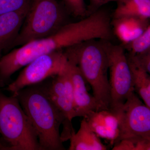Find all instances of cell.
<instances>
[{
	"label": "cell",
	"mask_w": 150,
	"mask_h": 150,
	"mask_svg": "<svg viewBox=\"0 0 150 150\" xmlns=\"http://www.w3.org/2000/svg\"><path fill=\"white\" fill-rule=\"evenodd\" d=\"M69 140V150H106L107 147L91 129L85 119L81 121L79 129L74 132Z\"/></svg>",
	"instance_id": "cell-13"
},
{
	"label": "cell",
	"mask_w": 150,
	"mask_h": 150,
	"mask_svg": "<svg viewBox=\"0 0 150 150\" xmlns=\"http://www.w3.org/2000/svg\"><path fill=\"white\" fill-rule=\"evenodd\" d=\"M63 50L54 51L38 57L25 67L17 78L5 89L15 94L22 89L40 83L65 69L68 59Z\"/></svg>",
	"instance_id": "cell-6"
},
{
	"label": "cell",
	"mask_w": 150,
	"mask_h": 150,
	"mask_svg": "<svg viewBox=\"0 0 150 150\" xmlns=\"http://www.w3.org/2000/svg\"><path fill=\"white\" fill-rule=\"evenodd\" d=\"M113 150H150V140L142 138L123 139L113 145Z\"/></svg>",
	"instance_id": "cell-17"
},
{
	"label": "cell",
	"mask_w": 150,
	"mask_h": 150,
	"mask_svg": "<svg viewBox=\"0 0 150 150\" xmlns=\"http://www.w3.org/2000/svg\"><path fill=\"white\" fill-rule=\"evenodd\" d=\"M67 69L72 83L75 117H84L91 111H97L96 100L88 91L86 81L79 67L68 60Z\"/></svg>",
	"instance_id": "cell-10"
},
{
	"label": "cell",
	"mask_w": 150,
	"mask_h": 150,
	"mask_svg": "<svg viewBox=\"0 0 150 150\" xmlns=\"http://www.w3.org/2000/svg\"><path fill=\"white\" fill-rule=\"evenodd\" d=\"M122 46L129 51V54H140L150 51V25L138 37Z\"/></svg>",
	"instance_id": "cell-16"
},
{
	"label": "cell",
	"mask_w": 150,
	"mask_h": 150,
	"mask_svg": "<svg viewBox=\"0 0 150 150\" xmlns=\"http://www.w3.org/2000/svg\"><path fill=\"white\" fill-rule=\"evenodd\" d=\"M67 12L75 17H86L87 8L84 0H61Z\"/></svg>",
	"instance_id": "cell-18"
},
{
	"label": "cell",
	"mask_w": 150,
	"mask_h": 150,
	"mask_svg": "<svg viewBox=\"0 0 150 150\" xmlns=\"http://www.w3.org/2000/svg\"><path fill=\"white\" fill-rule=\"evenodd\" d=\"M118 112L120 135L117 142L129 138L150 140V108L135 92L127 98Z\"/></svg>",
	"instance_id": "cell-8"
},
{
	"label": "cell",
	"mask_w": 150,
	"mask_h": 150,
	"mask_svg": "<svg viewBox=\"0 0 150 150\" xmlns=\"http://www.w3.org/2000/svg\"><path fill=\"white\" fill-rule=\"evenodd\" d=\"M28 7L0 15V58L4 51L12 48Z\"/></svg>",
	"instance_id": "cell-11"
},
{
	"label": "cell",
	"mask_w": 150,
	"mask_h": 150,
	"mask_svg": "<svg viewBox=\"0 0 150 150\" xmlns=\"http://www.w3.org/2000/svg\"><path fill=\"white\" fill-rule=\"evenodd\" d=\"M31 0H0V15L29 6Z\"/></svg>",
	"instance_id": "cell-20"
},
{
	"label": "cell",
	"mask_w": 150,
	"mask_h": 150,
	"mask_svg": "<svg viewBox=\"0 0 150 150\" xmlns=\"http://www.w3.org/2000/svg\"><path fill=\"white\" fill-rule=\"evenodd\" d=\"M83 118L97 137L110 141L113 145L120 135L119 113L110 109L91 111Z\"/></svg>",
	"instance_id": "cell-9"
},
{
	"label": "cell",
	"mask_w": 150,
	"mask_h": 150,
	"mask_svg": "<svg viewBox=\"0 0 150 150\" xmlns=\"http://www.w3.org/2000/svg\"><path fill=\"white\" fill-rule=\"evenodd\" d=\"M129 62L148 73H150V51L135 54L126 55Z\"/></svg>",
	"instance_id": "cell-19"
},
{
	"label": "cell",
	"mask_w": 150,
	"mask_h": 150,
	"mask_svg": "<svg viewBox=\"0 0 150 150\" xmlns=\"http://www.w3.org/2000/svg\"><path fill=\"white\" fill-rule=\"evenodd\" d=\"M37 134L41 150H64L60 127L65 119L42 83L26 87L15 94Z\"/></svg>",
	"instance_id": "cell-1"
},
{
	"label": "cell",
	"mask_w": 150,
	"mask_h": 150,
	"mask_svg": "<svg viewBox=\"0 0 150 150\" xmlns=\"http://www.w3.org/2000/svg\"><path fill=\"white\" fill-rule=\"evenodd\" d=\"M149 19L136 16L113 18L111 26L114 33L123 45L129 43L142 34L150 25Z\"/></svg>",
	"instance_id": "cell-12"
},
{
	"label": "cell",
	"mask_w": 150,
	"mask_h": 150,
	"mask_svg": "<svg viewBox=\"0 0 150 150\" xmlns=\"http://www.w3.org/2000/svg\"><path fill=\"white\" fill-rule=\"evenodd\" d=\"M101 40L108 62L110 86V110L118 112L130 95L135 92L132 75L125 50L122 45Z\"/></svg>",
	"instance_id": "cell-5"
},
{
	"label": "cell",
	"mask_w": 150,
	"mask_h": 150,
	"mask_svg": "<svg viewBox=\"0 0 150 150\" xmlns=\"http://www.w3.org/2000/svg\"><path fill=\"white\" fill-rule=\"evenodd\" d=\"M118 0H89V4L87 8L88 14L98 10L103 6L110 2H116Z\"/></svg>",
	"instance_id": "cell-21"
},
{
	"label": "cell",
	"mask_w": 150,
	"mask_h": 150,
	"mask_svg": "<svg viewBox=\"0 0 150 150\" xmlns=\"http://www.w3.org/2000/svg\"><path fill=\"white\" fill-rule=\"evenodd\" d=\"M129 62L135 93L150 108V77L149 73Z\"/></svg>",
	"instance_id": "cell-15"
},
{
	"label": "cell",
	"mask_w": 150,
	"mask_h": 150,
	"mask_svg": "<svg viewBox=\"0 0 150 150\" xmlns=\"http://www.w3.org/2000/svg\"><path fill=\"white\" fill-rule=\"evenodd\" d=\"M0 150H8L7 146L4 144L0 140Z\"/></svg>",
	"instance_id": "cell-22"
},
{
	"label": "cell",
	"mask_w": 150,
	"mask_h": 150,
	"mask_svg": "<svg viewBox=\"0 0 150 150\" xmlns=\"http://www.w3.org/2000/svg\"><path fill=\"white\" fill-rule=\"evenodd\" d=\"M67 13L58 0H31L12 48L53 35L67 23Z\"/></svg>",
	"instance_id": "cell-4"
},
{
	"label": "cell",
	"mask_w": 150,
	"mask_h": 150,
	"mask_svg": "<svg viewBox=\"0 0 150 150\" xmlns=\"http://www.w3.org/2000/svg\"><path fill=\"white\" fill-rule=\"evenodd\" d=\"M116 2L113 18L128 16L150 18V0H118Z\"/></svg>",
	"instance_id": "cell-14"
},
{
	"label": "cell",
	"mask_w": 150,
	"mask_h": 150,
	"mask_svg": "<svg viewBox=\"0 0 150 150\" xmlns=\"http://www.w3.org/2000/svg\"><path fill=\"white\" fill-rule=\"evenodd\" d=\"M68 61L79 67L92 89L97 110L110 109V86L107 54L101 40H88L66 48Z\"/></svg>",
	"instance_id": "cell-2"
},
{
	"label": "cell",
	"mask_w": 150,
	"mask_h": 150,
	"mask_svg": "<svg viewBox=\"0 0 150 150\" xmlns=\"http://www.w3.org/2000/svg\"><path fill=\"white\" fill-rule=\"evenodd\" d=\"M49 78L42 83L50 99L64 118L61 134L63 142L69 139L74 132L71 121L75 118L72 83L67 67L60 74Z\"/></svg>",
	"instance_id": "cell-7"
},
{
	"label": "cell",
	"mask_w": 150,
	"mask_h": 150,
	"mask_svg": "<svg viewBox=\"0 0 150 150\" xmlns=\"http://www.w3.org/2000/svg\"><path fill=\"white\" fill-rule=\"evenodd\" d=\"M0 134L8 150H41L37 134L16 96L0 90Z\"/></svg>",
	"instance_id": "cell-3"
}]
</instances>
